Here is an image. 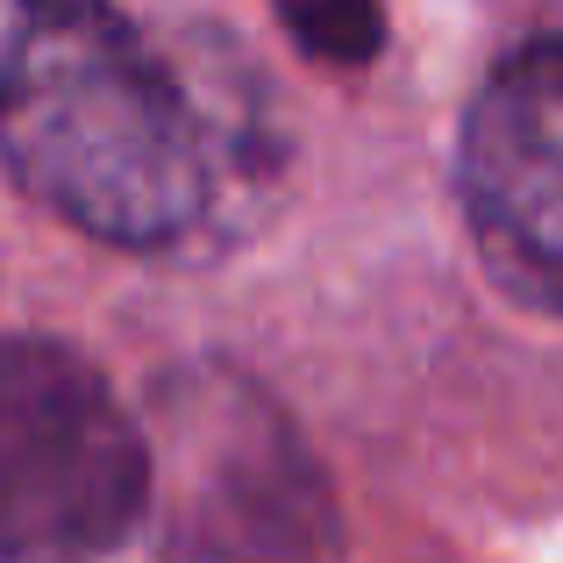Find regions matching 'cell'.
<instances>
[{
	"instance_id": "obj_1",
	"label": "cell",
	"mask_w": 563,
	"mask_h": 563,
	"mask_svg": "<svg viewBox=\"0 0 563 563\" xmlns=\"http://www.w3.org/2000/svg\"><path fill=\"white\" fill-rule=\"evenodd\" d=\"M0 165L65 229L165 250L200 229L221 165L186 79L114 0H22L0 51Z\"/></svg>"
},
{
	"instance_id": "obj_5",
	"label": "cell",
	"mask_w": 563,
	"mask_h": 563,
	"mask_svg": "<svg viewBox=\"0 0 563 563\" xmlns=\"http://www.w3.org/2000/svg\"><path fill=\"white\" fill-rule=\"evenodd\" d=\"M272 14L321 65L357 71L385 51V0H272Z\"/></svg>"
},
{
	"instance_id": "obj_4",
	"label": "cell",
	"mask_w": 563,
	"mask_h": 563,
	"mask_svg": "<svg viewBox=\"0 0 563 563\" xmlns=\"http://www.w3.org/2000/svg\"><path fill=\"white\" fill-rule=\"evenodd\" d=\"M464 214L485 272L536 314H563V36L514 51L464 114Z\"/></svg>"
},
{
	"instance_id": "obj_2",
	"label": "cell",
	"mask_w": 563,
	"mask_h": 563,
	"mask_svg": "<svg viewBox=\"0 0 563 563\" xmlns=\"http://www.w3.org/2000/svg\"><path fill=\"white\" fill-rule=\"evenodd\" d=\"M151 407V507L179 563H335V493L264 385L186 364Z\"/></svg>"
},
{
	"instance_id": "obj_3",
	"label": "cell",
	"mask_w": 563,
	"mask_h": 563,
	"mask_svg": "<svg viewBox=\"0 0 563 563\" xmlns=\"http://www.w3.org/2000/svg\"><path fill=\"white\" fill-rule=\"evenodd\" d=\"M151 514V435L71 343L0 335V563H108Z\"/></svg>"
}]
</instances>
